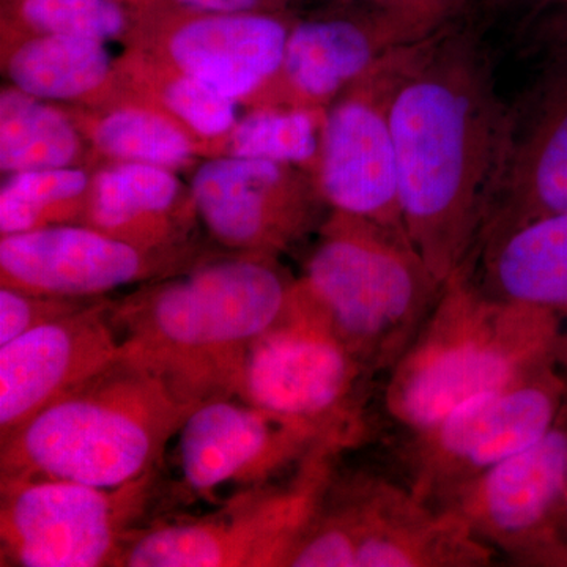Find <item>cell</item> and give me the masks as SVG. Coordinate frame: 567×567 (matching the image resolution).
Segmentation results:
<instances>
[{"instance_id":"cell-1","label":"cell","mask_w":567,"mask_h":567,"mask_svg":"<svg viewBox=\"0 0 567 567\" xmlns=\"http://www.w3.org/2000/svg\"><path fill=\"white\" fill-rule=\"evenodd\" d=\"M486 55L446 29L398 89L391 130L399 204L410 244L440 286L475 249L505 137Z\"/></svg>"},{"instance_id":"cell-2","label":"cell","mask_w":567,"mask_h":567,"mask_svg":"<svg viewBox=\"0 0 567 567\" xmlns=\"http://www.w3.org/2000/svg\"><path fill=\"white\" fill-rule=\"evenodd\" d=\"M295 279L275 256H212L111 300L122 352L137 358L194 405L237 395L249 346L286 311Z\"/></svg>"},{"instance_id":"cell-3","label":"cell","mask_w":567,"mask_h":567,"mask_svg":"<svg viewBox=\"0 0 567 567\" xmlns=\"http://www.w3.org/2000/svg\"><path fill=\"white\" fill-rule=\"evenodd\" d=\"M194 406L162 372L122 352L0 442V480L132 483L158 472Z\"/></svg>"},{"instance_id":"cell-4","label":"cell","mask_w":567,"mask_h":567,"mask_svg":"<svg viewBox=\"0 0 567 567\" xmlns=\"http://www.w3.org/2000/svg\"><path fill=\"white\" fill-rule=\"evenodd\" d=\"M561 346L558 312L499 300L462 270L395 361L388 412L424 431L462 402L554 365Z\"/></svg>"},{"instance_id":"cell-5","label":"cell","mask_w":567,"mask_h":567,"mask_svg":"<svg viewBox=\"0 0 567 567\" xmlns=\"http://www.w3.org/2000/svg\"><path fill=\"white\" fill-rule=\"evenodd\" d=\"M295 289L369 372L393 368L443 286L405 234L331 210Z\"/></svg>"},{"instance_id":"cell-6","label":"cell","mask_w":567,"mask_h":567,"mask_svg":"<svg viewBox=\"0 0 567 567\" xmlns=\"http://www.w3.org/2000/svg\"><path fill=\"white\" fill-rule=\"evenodd\" d=\"M344 440L320 442L279 486L260 484L203 517L137 529L117 567L287 566L333 484V464Z\"/></svg>"},{"instance_id":"cell-7","label":"cell","mask_w":567,"mask_h":567,"mask_svg":"<svg viewBox=\"0 0 567 567\" xmlns=\"http://www.w3.org/2000/svg\"><path fill=\"white\" fill-rule=\"evenodd\" d=\"M158 472L118 487L51 477L0 480L2 566H117Z\"/></svg>"},{"instance_id":"cell-8","label":"cell","mask_w":567,"mask_h":567,"mask_svg":"<svg viewBox=\"0 0 567 567\" xmlns=\"http://www.w3.org/2000/svg\"><path fill=\"white\" fill-rule=\"evenodd\" d=\"M364 365L295 290L282 316L249 346L237 395L315 436L352 442Z\"/></svg>"},{"instance_id":"cell-9","label":"cell","mask_w":567,"mask_h":567,"mask_svg":"<svg viewBox=\"0 0 567 567\" xmlns=\"http://www.w3.org/2000/svg\"><path fill=\"white\" fill-rule=\"evenodd\" d=\"M293 22L281 69L251 104L328 110L391 52L450 28L458 0H360Z\"/></svg>"},{"instance_id":"cell-10","label":"cell","mask_w":567,"mask_h":567,"mask_svg":"<svg viewBox=\"0 0 567 567\" xmlns=\"http://www.w3.org/2000/svg\"><path fill=\"white\" fill-rule=\"evenodd\" d=\"M439 35L391 52L328 107L315 181L331 210L406 235L399 204L391 106L406 74Z\"/></svg>"},{"instance_id":"cell-11","label":"cell","mask_w":567,"mask_h":567,"mask_svg":"<svg viewBox=\"0 0 567 567\" xmlns=\"http://www.w3.org/2000/svg\"><path fill=\"white\" fill-rule=\"evenodd\" d=\"M566 383L554 365L462 402L416 432L412 491L434 503L488 466L525 450L554 427Z\"/></svg>"},{"instance_id":"cell-12","label":"cell","mask_w":567,"mask_h":567,"mask_svg":"<svg viewBox=\"0 0 567 567\" xmlns=\"http://www.w3.org/2000/svg\"><path fill=\"white\" fill-rule=\"evenodd\" d=\"M136 3L140 31L128 48L151 52L241 106L278 74L295 22L284 10L203 13Z\"/></svg>"},{"instance_id":"cell-13","label":"cell","mask_w":567,"mask_h":567,"mask_svg":"<svg viewBox=\"0 0 567 567\" xmlns=\"http://www.w3.org/2000/svg\"><path fill=\"white\" fill-rule=\"evenodd\" d=\"M189 188L200 224L227 251L278 257L327 218L315 177L290 164L212 156Z\"/></svg>"},{"instance_id":"cell-14","label":"cell","mask_w":567,"mask_h":567,"mask_svg":"<svg viewBox=\"0 0 567 567\" xmlns=\"http://www.w3.org/2000/svg\"><path fill=\"white\" fill-rule=\"evenodd\" d=\"M203 249L148 251L93 229L63 224L0 237V286L65 298L107 295L188 270Z\"/></svg>"},{"instance_id":"cell-15","label":"cell","mask_w":567,"mask_h":567,"mask_svg":"<svg viewBox=\"0 0 567 567\" xmlns=\"http://www.w3.org/2000/svg\"><path fill=\"white\" fill-rule=\"evenodd\" d=\"M567 492V417L536 443L454 487L440 507L456 513L484 543L533 559L557 543Z\"/></svg>"},{"instance_id":"cell-16","label":"cell","mask_w":567,"mask_h":567,"mask_svg":"<svg viewBox=\"0 0 567 567\" xmlns=\"http://www.w3.org/2000/svg\"><path fill=\"white\" fill-rule=\"evenodd\" d=\"M177 435L183 484L199 496H213L230 486L246 491L267 484L324 442L238 395L194 406Z\"/></svg>"},{"instance_id":"cell-17","label":"cell","mask_w":567,"mask_h":567,"mask_svg":"<svg viewBox=\"0 0 567 567\" xmlns=\"http://www.w3.org/2000/svg\"><path fill=\"white\" fill-rule=\"evenodd\" d=\"M110 298L0 346V442L122 354Z\"/></svg>"},{"instance_id":"cell-18","label":"cell","mask_w":567,"mask_h":567,"mask_svg":"<svg viewBox=\"0 0 567 567\" xmlns=\"http://www.w3.org/2000/svg\"><path fill=\"white\" fill-rule=\"evenodd\" d=\"M559 213H567V61L548 78L527 114L507 112L475 246Z\"/></svg>"},{"instance_id":"cell-19","label":"cell","mask_w":567,"mask_h":567,"mask_svg":"<svg viewBox=\"0 0 567 567\" xmlns=\"http://www.w3.org/2000/svg\"><path fill=\"white\" fill-rule=\"evenodd\" d=\"M333 505L357 537V567H465L491 563L488 544L453 511L385 481L350 484Z\"/></svg>"},{"instance_id":"cell-20","label":"cell","mask_w":567,"mask_h":567,"mask_svg":"<svg viewBox=\"0 0 567 567\" xmlns=\"http://www.w3.org/2000/svg\"><path fill=\"white\" fill-rule=\"evenodd\" d=\"M82 224L148 251L199 248L193 240L200 221L189 183L152 164H96Z\"/></svg>"},{"instance_id":"cell-21","label":"cell","mask_w":567,"mask_h":567,"mask_svg":"<svg viewBox=\"0 0 567 567\" xmlns=\"http://www.w3.org/2000/svg\"><path fill=\"white\" fill-rule=\"evenodd\" d=\"M0 65L7 84L63 106H93L122 91L118 58L103 41L0 31Z\"/></svg>"},{"instance_id":"cell-22","label":"cell","mask_w":567,"mask_h":567,"mask_svg":"<svg viewBox=\"0 0 567 567\" xmlns=\"http://www.w3.org/2000/svg\"><path fill=\"white\" fill-rule=\"evenodd\" d=\"M80 126L95 166L137 163L189 173L204 159V147L181 123L155 104L126 91L93 106H66Z\"/></svg>"},{"instance_id":"cell-23","label":"cell","mask_w":567,"mask_h":567,"mask_svg":"<svg viewBox=\"0 0 567 567\" xmlns=\"http://www.w3.org/2000/svg\"><path fill=\"white\" fill-rule=\"evenodd\" d=\"M481 248L487 293L548 311L567 309V213L522 224Z\"/></svg>"},{"instance_id":"cell-24","label":"cell","mask_w":567,"mask_h":567,"mask_svg":"<svg viewBox=\"0 0 567 567\" xmlns=\"http://www.w3.org/2000/svg\"><path fill=\"white\" fill-rule=\"evenodd\" d=\"M95 167L91 147L63 104L3 85L0 91V173Z\"/></svg>"},{"instance_id":"cell-25","label":"cell","mask_w":567,"mask_h":567,"mask_svg":"<svg viewBox=\"0 0 567 567\" xmlns=\"http://www.w3.org/2000/svg\"><path fill=\"white\" fill-rule=\"evenodd\" d=\"M123 91L166 112L203 144L204 158L238 121V103L140 48L118 55Z\"/></svg>"},{"instance_id":"cell-26","label":"cell","mask_w":567,"mask_h":567,"mask_svg":"<svg viewBox=\"0 0 567 567\" xmlns=\"http://www.w3.org/2000/svg\"><path fill=\"white\" fill-rule=\"evenodd\" d=\"M141 24L133 0H2L0 31L62 35L132 47Z\"/></svg>"},{"instance_id":"cell-27","label":"cell","mask_w":567,"mask_h":567,"mask_svg":"<svg viewBox=\"0 0 567 567\" xmlns=\"http://www.w3.org/2000/svg\"><path fill=\"white\" fill-rule=\"evenodd\" d=\"M327 110L248 107L233 130L213 145L212 156L267 159L300 167L315 177Z\"/></svg>"},{"instance_id":"cell-28","label":"cell","mask_w":567,"mask_h":567,"mask_svg":"<svg viewBox=\"0 0 567 567\" xmlns=\"http://www.w3.org/2000/svg\"><path fill=\"white\" fill-rule=\"evenodd\" d=\"M92 171L82 166L6 175L0 188V237L82 224Z\"/></svg>"},{"instance_id":"cell-29","label":"cell","mask_w":567,"mask_h":567,"mask_svg":"<svg viewBox=\"0 0 567 567\" xmlns=\"http://www.w3.org/2000/svg\"><path fill=\"white\" fill-rule=\"evenodd\" d=\"M358 546L341 511L324 499L322 511L295 547L292 567H357Z\"/></svg>"},{"instance_id":"cell-30","label":"cell","mask_w":567,"mask_h":567,"mask_svg":"<svg viewBox=\"0 0 567 567\" xmlns=\"http://www.w3.org/2000/svg\"><path fill=\"white\" fill-rule=\"evenodd\" d=\"M104 298H65L0 286V346Z\"/></svg>"},{"instance_id":"cell-31","label":"cell","mask_w":567,"mask_h":567,"mask_svg":"<svg viewBox=\"0 0 567 567\" xmlns=\"http://www.w3.org/2000/svg\"><path fill=\"white\" fill-rule=\"evenodd\" d=\"M175 9L203 13H249V11H281L287 0H153Z\"/></svg>"},{"instance_id":"cell-32","label":"cell","mask_w":567,"mask_h":567,"mask_svg":"<svg viewBox=\"0 0 567 567\" xmlns=\"http://www.w3.org/2000/svg\"><path fill=\"white\" fill-rule=\"evenodd\" d=\"M535 561H551L558 563V565H567V546L561 543L554 544V546L544 550Z\"/></svg>"},{"instance_id":"cell-33","label":"cell","mask_w":567,"mask_h":567,"mask_svg":"<svg viewBox=\"0 0 567 567\" xmlns=\"http://www.w3.org/2000/svg\"><path fill=\"white\" fill-rule=\"evenodd\" d=\"M533 2L540 7H561V9H567V0H533Z\"/></svg>"},{"instance_id":"cell-34","label":"cell","mask_w":567,"mask_h":567,"mask_svg":"<svg viewBox=\"0 0 567 567\" xmlns=\"http://www.w3.org/2000/svg\"><path fill=\"white\" fill-rule=\"evenodd\" d=\"M561 517H565L566 525H567V492H566L565 505H563Z\"/></svg>"}]
</instances>
